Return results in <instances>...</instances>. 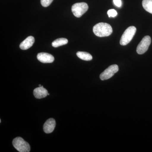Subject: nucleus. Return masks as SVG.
<instances>
[{
  "label": "nucleus",
  "instance_id": "1",
  "mask_svg": "<svg viewBox=\"0 0 152 152\" xmlns=\"http://www.w3.org/2000/svg\"><path fill=\"white\" fill-rule=\"evenodd\" d=\"M93 31L99 37H106L110 35L113 33V28L109 24L100 23L95 25L93 28Z\"/></svg>",
  "mask_w": 152,
  "mask_h": 152
},
{
  "label": "nucleus",
  "instance_id": "3",
  "mask_svg": "<svg viewBox=\"0 0 152 152\" xmlns=\"http://www.w3.org/2000/svg\"><path fill=\"white\" fill-rule=\"evenodd\" d=\"M137 28L135 27L132 26L127 28L121 37L120 42L121 45L124 46L129 44L134 37Z\"/></svg>",
  "mask_w": 152,
  "mask_h": 152
},
{
  "label": "nucleus",
  "instance_id": "4",
  "mask_svg": "<svg viewBox=\"0 0 152 152\" xmlns=\"http://www.w3.org/2000/svg\"><path fill=\"white\" fill-rule=\"evenodd\" d=\"M88 6L84 2L77 3L72 6V11L74 15L77 18H80L88 11Z\"/></svg>",
  "mask_w": 152,
  "mask_h": 152
},
{
  "label": "nucleus",
  "instance_id": "11",
  "mask_svg": "<svg viewBox=\"0 0 152 152\" xmlns=\"http://www.w3.org/2000/svg\"><path fill=\"white\" fill-rule=\"evenodd\" d=\"M68 40L66 38H59L55 40L52 42V46L54 48H58V47L64 45L68 43Z\"/></svg>",
  "mask_w": 152,
  "mask_h": 152
},
{
  "label": "nucleus",
  "instance_id": "2",
  "mask_svg": "<svg viewBox=\"0 0 152 152\" xmlns=\"http://www.w3.org/2000/svg\"><path fill=\"white\" fill-rule=\"evenodd\" d=\"M14 148L20 152H29L31 147L27 142L20 137H17L12 142Z\"/></svg>",
  "mask_w": 152,
  "mask_h": 152
},
{
  "label": "nucleus",
  "instance_id": "10",
  "mask_svg": "<svg viewBox=\"0 0 152 152\" xmlns=\"http://www.w3.org/2000/svg\"><path fill=\"white\" fill-rule=\"evenodd\" d=\"M34 42V38L32 36H29L21 43L20 45V48L23 50H27L32 46Z\"/></svg>",
  "mask_w": 152,
  "mask_h": 152
},
{
  "label": "nucleus",
  "instance_id": "13",
  "mask_svg": "<svg viewBox=\"0 0 152 152\" xmlns=\"http://www.w3.org/2000/svg\"><path fill=\"white\" fill-rule=\"evenodd\" d=\"M142 4L147 12L152 14V0H143Z\"/></svg>",
  "mask_w": 152,
  "mask_h": 152
},
{
  "label": "nucleus",
  "instance_id": "7",
  "mask_svg": "<svg viewBox=\"0 0 152 152\" xmlns=\"http://www.w3.org/2000/svg\"><path fill=\"white\" fill-rule=\"evenodd\" d=\"M37 58L42 63H51L54 61V58L52 55L46 53H39L37 55Z\"/></svg>",
  "mask_w": 152,
  "mask_h": 152
},
{
  "label": "nucleus",
  "instance_id": "18",
  "mask_svg": "<svg viewBox=\"0 0 152 152\" xmlns=\"http://www.w3.org/2000/svg\"><path fill=\"white\" fill-rule=\"evenodd\" d=\"M48 95H50V94H49V93H48Z\"/></svg>",
  "mask_w": 152,
  "mask_h": 152
},
{
  "label": "nucleus",
  "instance_id": "9",
  "mask_svg": "<svg viewBox=\"0 0 152 152\" xmlns=\"http://www.w3.org/2000/svg\"><path fill=\"white\" fill-rule=\"evenodd\" d=\"M48 91L43 86L36 88L34 91V95L35 97L38 99L46 97L48 94Z\"/></svg>",
  "mask_w": 152,
  "mask_h": 152
},
{
  "label": "nucleus",
  "instance_id": "14",
  "mask_svg": "<svg viewBox=\"0 0 152 152\" xmlns=\"http://www.w3.org/2000/svg\"><path fill=\"white\" fill-rule=\"evenodd\" d=\"M53 0H41L42 5L45 7H47L51 4Z\"/></svg>",
  "mask_w": 152,
  "mask_h": 152
},
{
  "label": "nucleus",
  "instance_id": "5",
  "mask_svg": "<svg viewBox=\"0 0 152 152\" xmlns=\"http://www.w3.org/2000/svg\"><path fill=\"white\" fill-rule=\"evenodd\" d=\"M151 42V37L146 36L143 38L137 47V52L138 54L142 55L145 53L148 49Z\"/></svg>",
  "mask_w": 152,
  "mask_h": 152
},
{
  "label": "nucleus",
  "instance_id": "8",
  "mask_svg": "<svg viewBox=\"0 0 152 152\" xmlns=\"http://www.w3.org/2000/svg\"><path fill=\"white\" fill-rule=\"evenodd\" d=\"M56 126V121L53 118H50L47 120L44 125V132L46 134L53 132Z\"/></svg>",
  "mask_w": 152,
  "mask_h": 152
},
{
  "label": "nucleus",
  "instance_id": "6",
  "mask_svg": "<svg viewBox=\"0 0 152 152\" xmlns=\"http://www.w3.org/2000/svg\"><path fill=\"white\" fill-rule=\"evenodd\" d=\"M118 70V66L117 65H112L101 74L100 78L102 80H108L112 77Z\"/></svg>",
  "mask_w": 152,
  "mask_h": 152
},
{
  "label": "nucleus",
  "instance_id": "17",
  "mask_svg": "<svg viewBox=\"0 0 152 152\" xmlns=\"http://www.w3.org/2000/svg\"><path fill=\"white\" fill-rule=\"evenodd\" d=\"M41 86H41V85H39V87H41Z\"/></svg>",
  "mask_w": 152,
  "mask_h": 152
},
{
  "label": "nucleus",
  "instance_id": "16",
  "mask_svg": "<svg viewBox=\"0 0 152 152\" xmlns=\"http://www.w3.org/2000/svg\"><path fill=\"white\" fill-rule=\"evenodd\" d=\"M114 4L117 7H120L122 5V2L121 0H113Z\"/></svg>",
  "mask_w": 152,
  "mask_h": 152
},
{
  "label": "nucleus",
  "instance_id": "15",
  "mask_svg": "<svg viewBox=\"0 0 152 152\" xmlns=\"http://www.w3.org/2000/svg\"><path fill=\"white\" fill-rule=\"evenodd\" d=\"M107 14L109 18H110V17L115 18L118 15V13H117V11L115 10H114V9H111V10L108 11Z\"/></svg>",
  "mask_w": 152,
  "mask_h": 152
},
{
  "label": "nucleus",
  "instance_id": "12",
  "mask_svg": "<svg viewBox=\"0 0 152 152\" xmlns=\"http://www.w3.org/2000/svg\"><path fill=\"white\" fill-rule=\"evenodd\" d=\"M77 55L80 59L84 61H90L93 59L92 56L87 52H78Z\"/></svg>",
  "mask_w": 152,
  "mask_h": 152
}]
</instances>
